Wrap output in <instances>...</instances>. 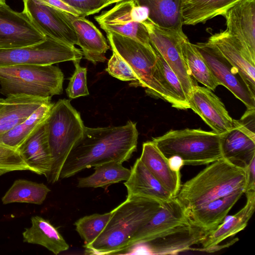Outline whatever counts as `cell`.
<instances>
[{
    "label": "cell",
    "mask_w": 255,
    "mask_h": 255,
    "mask_svg": "<svg viewBox=\"0 0 255 255\" xmlns=\"http://www.w3.org/2000/svg\"><path fill=\"white\" fill-rule=\"evenodd\" d=\"M138 134L136 123L131 121L119 127H85L65 160L59 178L70 177L104 163L128 161L136 149Z\"/></svg>",
    "instance_id": "obj_1"
},
{
    "label": "cell",
    "mask_w": 255,
    "mask_h": 255,
    "mask_svg": "<svg viewBox=\"0 0 255 255\" xmlns=\"http://www.w3.org/2000/svg\"><path fill=\"white\" fill-rule=\"evenodd\" d=\"M158 202L132 197L112 211L104 230L92 243L84 247L88 254H121L127 248L137 232L159 209Z\"/></svg>",
    "instance_id": "obj_2"
},
{
    "label": "cell",
    "mask_w": 255,
    "mask_h": 255,
    "mask_svg": "<svg viewBox=\"0 0 255 255\" xmlns=\"http://www.w3.org/2000/svg\"><path fill=\"white\" fill-rule=\"evenodd\" d=\"M246 169L222 158L181 186L176 197L187 213L205 203L240 190H246Z\"/></svg>",
    "instance_id": "obj_3"
},
{
    "label": "cell",
    "mask_w": 255,
    "mask_h": 255,
    "mask_svg": "<svg viewBox=\"0 0 255 255\" xmlns=\"http://www.w3.org/2000/svg\"><path fill=\"white\" fill-rule=\"evenodd\" d=\"M222 136L213 131L185 128L170 130L153 138L152 141L167 158L178 156L183 160L184 165H200L223 158Z\"/></svg>",
    "instance_id": "obj_4"
},
{
    "label": "cell",
    "mask_w": 255,
    "mask_h": 255,
    "mask_svg": "<svg viewBox=\"0 0 255 255\" xmlns=\"http://www.w3.org/2000/svg\"><path fill=\"white\" fill-rule=\"evenodd\" d=\"M46 124L52 165L46 178L49 183L53 184L60 179L63 164L83 135L85 126L80 113L71 105L70 101L65 99L54 103Z\"/></svg>",
    "instance_id": "obj_5"
},
{
    "label": "cell",
    "mask_w": 255,
    "mask_h": 255,
    "mask_svg": "<svg viewBox=\"0 0 255 255\" xmlns=\"http://www.w3.org/2000/svg\"><path fill=\"white\" fill-rule=\"evenodd\" d=\"M63 74L53 65H18L0 67V93L7 97L24 94L43 98L63 92Z\"/></svg>",
    "instance_id": "obj_6"
},
{
    "label": "cell",
    "mask_w": 255,
    "mask_h": 255,
    "mask_svg": "<svg viewBox=\"0 0 255 255\" xmlns=\"http://www.w3.org/2000/svg\"><path fill=\"white\" fill-rule=\"evenodd\" d=\"M106 33L112 50L122 57L134 72L137 86L145 88L147 94L169 102L168 95L161 84L154 48L114 32Z\"/></svg>",
    "instance_id": "obj_7"
},
{
    "label": "cell",
    "mask_w": 255,
    "mask_h": 255,
    "mask_svg": "<svg viewBox=\"0 0 255 255\" xmlns=\"http://www.w3.org/2000/svg\"><path fill=\"white\" fill-rule=\"evenodd\" d=\"M44 41L25 47L0 49V67L18 65H49L62 62H80L83 53L71 46L46 36Z\"/></svg>",
    "instance_id": "obj_8"
},
{
    "label": "cell",
    "mask_w": 255,
    "mask_h": 255,
    "mask_svg": "<svg viewBox=\"0 0 255 255\" xmlns=\"http://www.w3.org/2000/svg\"><path fill=\"white\" fill-rule=\"evenodd\" d=\"M142 23L148 31L152 46L176 75L188 100L195 84L188 70L181 49L182 41L187 36L159 27L149 18Z\"/></svg>",
    "instance_id": "obj_9"
},
{
    "label": "cell",
    "mask_w": 255,
    "mask_h": 255,
    "mask_svg": "<svg viewBox=\"0 0 255 255\" xmlns=\"http://www.w3.org/2000/svg\"><path fill=\"white\" fill-rule=\"evenodd\" d=\"M220 85L227 88L247 109H255V93L241 73L213 44H194Z\"/></svg>",
    "instance_id": "obj_10"
},
{
    "label": "cell",
    "mask_w": 255,
    "mask_h": 255,
    "mask_svg": "<svg viewBox=\"0 0 255 255\" xmlns=\"http://www.w3.org/2000/svg\"><path fill=\"white\" fill-rule=\"evenodd\" d=\"M23 11L45 35L71 46L77 44L74 29L64 11L39 0H23Z\"/></svg>",
    "instance_id": "obj_11"
},
{
    "label": "cell",
    "mask_w": 255,
    "mask_h": 255,
    "mask_svg": "<svg viewBox=\"0 0 255 255\" xmlns=\"http://www.w3.org/2000/svg\"><path fill=\"white\" fill-rule=\"evenodd\" d=\"M45 36L23 11L0 5V49L19 48L44 41Z\"/></svg>",
    "instance_id": "obj_12"
},
{
    "label": "cell",
    "mask_w": 255,
    "mask_h": 255,
    "mask_svg": "<svg viewBox=\"0 0 255 255\" xmlns=\"http://www.w3.org/2000/svg\"><path fill=\"white\" fill-rule=\"evenodd\" d=\"M185 206L175 197L161 205L150 220L137 232L126 252L131 247L154 240L175 227L188 223Z\"/></svg>",
    "instance_id": "obj_13"
},
{
    "label": "cell",
    "mask_w": 255,
    "mask_h": 255,
    "mask_svg": "<svg viewBox=\"0 0 255 255\" xmlns=\"http://www.w3.org/2000/svg\"><path fill=\"white\" fill-rule=\"evenodd\" d=\"M188 102L189 109L199 115L214 132L223 134L233 128L234 120L211 90L195 85Z\"/></svg>",
    "instance_id": "obj_14"
},
{
    "label": "cell",
    "mask_w": 255,
    "mask_h": 255,
    "mask_svg": "<svg viewBox=\"0 0 255 255\" xmlns=\"http://www.w3.org/2000/svg\"><path fill=\"white\" fill-rule=\"evenodd\" d=\"M209 234L189 221L142 245L147 254L174 255L190 250L192 246L201 243Z\"/></svg>",
    "instance_id": "obj_15"
},
{
    "label": "cell",
    "mask_w": 255,
    "mask_h": 255,
    "mask_svg": "<svg viewBox=\"0 0 255 255\" xmlns=\"http://www.w3.org/2000/svg\"><path fill=\"white\" fill-rule=\"evenodd\" d=\"M223 16L226 30L255 59V0H242Z\"/></svg>",
    "instance_id": "obj_16"
},
{
    "label": "cell",
    "mask_w": 255,
    "mask_h": 255,
    "mask_svg": "<svg viewBox=\"0 0 255 255\" xmlns=\"http://www.w3.org/2000/svg\"><path fill=\"white\" fill-rule=\"evenodd\" d=\"M208 42L213 44L236 67L255 93V59L240 42L226 30L212 35Z\"/></svg>",
    "instance_id": "obj_17"
},
{
    "label": "cell",
    "mask_w": 255,
    "mask_h": 255,
    "mask_svg": "<svg viewBox=\"0 0 255 255\" xmlns=\"http://www.w3.org/2000/svg\"><path fill=\"white\" fill-rule=\"evenodd\" d=\"M221 148L224 159L245 169L255 158V134L234 120L233 128L222 134Z\"/></svg>",
    "instance_id": "obj_18"
},
{
    "label": "cell",
    "mask_w": 255,
    "mask_h": 255,
    "mask_svg": "<svg viewBox=\"0 0 255 255\" xmlns=\"http://www.w3.org/2000/svg\"><path fill=\"white\" fill-rule=\"evenodd\" d=\"M64 13L74 29L77 45L81 48L85 58L94 64L105 62L107 59L105 54L110 46L101 32L85 17Z\"/></svg>",
    "instance_id": "obj_19"
},
{
    "label": "cell",
    "mask_w": 255,
    "mask_h": 255,
    "mask_svg": "<svg viewBox=\"0 0 255 255\" xmlns=\"http://www.w3.org/2000/svg\"><path fill=\"white\" fill-rule=\"evenodd\" d=\"M47 121V120H46ZM30 171L46 177L52 165L46 121L17 149Z\"/></svg>",
    "instance_id": "obj_20"
},
{
    "label": "cell",
    "mask_w": 255,
    "mask_h": 255,
    "mask_svg": "<svg viewBox=\"0 0 255 255\" xmlns=\"http://www.w3.org/2000/svg\"><path fill=\"white\" fill-rule=\"evenodd\" d=\"M127 198L138 197L156 201L162 204L174 197L165 188L137 158L130 169V174L124 183Z\"/></svg>",
    "instance_id": "obj_21"
},
{
    "label": "cell",
    "mask_w": 255,
    "mask_h": 255,
    "mask_svg": "<svg viewBox=\"0 0 255 255\" xmlns=\"http://www.w3.org/2000/svg\"><path fill=\"white\" fill-rule=\"evenodd\" d=\"M24 94L7 96L0 108V137L27 119L42 105L51 101Z\"/></svg>",
    "instance_id": "obj_22"
},
{
    "label": "cell",
    "mask_w": 255,
    "mask_h": 255,
    "mask_svg": "<svg viewBox=\"0 0 255 255\" xmlns=\"http://www.w3.org/2000/svg\"><path fill=\"white\" fill-rule=\"evenodd\" d=\"M245 192L238 190L196 207L188 212L189 221L210 233L224 220Z\"/></svg>",
    "instance_id": "obj_23"
},
{
    "label": "cell",
    "mask_w": 255,
    "mask_h": 255,
    "mask_svg": "<svg viewBox=\"0 0 255 255\" xmlns=\"http://www.w3.org/2000/svg\"><path fill=\"white\" fill-rule=\"evenodd\" d=\"M139 158L162 186L175 197L181 187L180 172L171 169L168 158L152 141L143 143Z\"/></svg>",
    "instance_id": "obj_24"
},
{
    "label": "cell",
    "mask_w": 255,
    "mask_h": 255,
    "mask_svg": "<svg viewBox=\"0 0 255 255\" xmlns=\"http://www.w3.org/2000/svg\"><path fill=\"white\" fill-rule=\"evenodd\" d=\"M245 193L247 195V202L245 206L227 221L219 225L212 231L201 243L202 245L201 249L191 248L190 250L206 252L246 227L255 211V191H248Z\"/></svg>",
    "instance_id": "obj_25"
},
{
    "label": "cell",
    "mask_w": 255,
    "mask_h": 255,
    "mask_svg": "<svg viewBox=\"0 0 255 255\" xmlns=\"http://www.w3.org/2000/svg\"><path fill=\"white\" fill-rule=\"evenodd\" d=\"M242 0H183L181 6L183 25H194L223 15Z\"/></svg>",
    "instance_id": "obj_26"
},
{
    "label": "cell",
    "mask_w": 255,
    "mask_h": 255,
    "mask_svg": "<svg viewBox=\"0 0 255 255\" xmlns=\"http://www.w3.org/2000/svg\"><path fill=\"white\" fill-rule=\"evenodd\" d=\"M31 222V227L22 233L24 242L42 246L55 255L69 249V245L48 220L34 216Z\"/></svg>",
    "instance_id": "obj_27"
},
{
    "label": "cell",
    "mask_w": 255,
    "mask_h": 255,
    "mask_svg": "<svg viewBox=\"0 0 255 255\" xmlns=\"http://www.w3.org/2000/svg\"><path fill=\"white\" fill-rule=\"evenodd\" d=\"M149 9V19L159 27L184 33L181 13L183 0H136Z\"/></svg>",
    "instance_id": "obj_28"
},
{
    "label": "cell",
    "mask_w": 255,
    "mask_h": 255,
    "mask_svg": "<svg viewBox=\"0 0 255 255\" xmlns=\"http://www.w3.org/2000/svg\"><path fill=\"white\" fill-rule=\"evenodd\" d=\"M54 103L42 105L27 119L0 137V144L16 150L47 120Z\"/></svg>",
    "instance_id": "obj_29"
},
{
    "label": "cell",
    "mask_w": 255,
    "mask_h": 255,
    "mask_svg": "<svg viewBox=\"0 0 255 255\" xmlns=\"http://www.w3.org/2000/svg\"><path fill=\"white\" fill-rule=\"evenodd\" d=\"M149 17L148 8L136 0H125L117 3L111 9L94 17L100 27L123 25L132 21L142 23Z\"/></svg>",
    "instance_id": "obj_30"
},
{
    "label": "cell",
    "mask_w": 255,
    "mask_h": 255,
    "mask_svg": "<svg viewBox=\"0 0 255 255\" xmlns=\"http://www.w3.org/2000/svg\"><path fill=\"white\" fill-rule=\"evenodd\" d=\"M94 172L87 177L79 178V188L106 187L110 185L127 181L130 174V169L125 167L122 163L112 161L94 167Z\"/></svg>",
    "instance_id": "obj_31"
},
{
    "label": "cell",
    "mask_w": 255,
    "mask_h": 255,
    "mask_svg": "<svg viewBox=\"0 0 255 255\" xmlns=\"http://www.w3.org/2000/svg\"><path fill=\"white\" fill-rule=\"evenodd\" d=\"M50 191L42 183L17 179L2 197L1 201L3 204L26 203L41 205Z\"/></svg>",
    "instance_id": "obj_32"
},
{
    "label": "cell",
    "mask_w": 255,
    "mask_h": 255,
    "mask_svg": "<svg viewBox=\"0 0 255 255\" xmlns=\"http://www.w3.org/2000/svg\"><path fill=\"white\" fill-rule=\"evenodd\" d=\"M183 57L191 77L206 88L214 90L220 84L194 44L185 38L181 43Z\"/></svg>",
    "instance_id": "obj_33"
},
{
    "label": "cell",
    "mask_w": 255,
    "mask_h": 255,
    "mask_svg": "<svg viewBox=\"0 0 255 255\" xmlns=\"http://www.w3.org/2000/svg\"><path fill=\"white\" fill-rule=\"evenodd\" d=\"M154 50L157 57L161 84L168 95L169 103L178 109H189L188 100L179 79L162 56Z\"/></svg>",
    "instance_id": "obj_34"
},
{
    "label": "cell",
    "mask_w": 255,
    "mask_h": 255,
    "mask_svg": "<svg viewBox=\"0 0 255 255\" xmlns=\"http://www.w3.org/2000/svg\"><path fill=\"white\" fill-rule=\"evenodd\" d=\"M112 211L103 214H94L80 218L74 223L76 230L85 244L94 241L107 224Z\"/></svg>",
    "instance_id": "obj_35"
},
{
    "label": "cell",
    "mask_w": 255,
    "mask_h": 255,
    "mask_svg": "<svg viewBox=\"0 0 255 255\" xmlns=\"http://www.w3.org/2000/svg\"><path fill=\"white\" fill-rule=\"evenodd\" d=\"M105 32H114L138 41L152 48L148 31L142 23L132 21L123 25L101 27Z\"/></svg>",
    "instance_id": "obj_36"
},
{
    "label": "cell",
    "mask_w": 255,
    "mask_h": 255,
    "mask_svg": "<svg viewBox=\"0 0 255 255\" xmlns=\"http://www.w3.org/2000/svg\"><path fill=\"white\" fill-rule=\"evenodd\" d=\"M29 170L19 152L0 144V175L15 171Z\"/></svg>",
    "instance_id": "obj_37"
},
{
    "label": "cell",
    "mask_w": 255,
    "mask_h": 255,
    "mask_svg": "<svg viewBox=\"0 0 255 255\" xmlns=\"http://www.w3.org/2000/svg\"><path fill=\"white\" fill-rule=\"evenodd\" d=\"M106 70L113 77L123 81H132L133 86H137V78L134 72L128 64L114 51Z\"/></svg>",
    "instance_id": "obj_38"
},
{
    "label": "cell",
    "mask_w": 255,
    "mask_h": 255,
    "mask_svg": "<svg viewBox=\"0 0 255 255\" xmlns=\"http://www.w3.org/2000/svg\"><path fill=\"white\" fill-rule=\"evenodd\" d=\"M75 70L70 79L66 89L67 96L71 99H75L89 95L87 84V69L80 65V62H73Z\"/></svg>",
    "instance_id": "obj_39"
},
{
    "label": "cell",
    "mask_w": 255,
    "mask_h": 255,
    "mask_svg": "<svg viewBox=\"0 0 255 255\" xmlns=\"http://www.w3.org/2000/svg\"><path fill=\"white\" fill-rule=\"evenodd\" d=\"M81 13L84 17L98 13L104 0H62Z\"/></svg>",
    "instance_id": "obj_40"
},
{
    "label": "cell",
    "mask_w": 255,
    "mask_h": 255,
    "mask_svg": "<svg viewBox=\"0 0 255 255\" xmlns=\"http://www.w3.org/2000/svg\"><path fill=\"white\" fill-rule=\"evenodd\" d=\"M42 3L56 8L61 11L69 13L77 16H83V15L76 9L65 3L62 0H39Z\"/></svg>",
    "instance_id": "obj_41"
},
{
    "label": "cell",
    "mask_w": 255,
    "mask_h": 255,
    "mask_svg": "<svg viewBox=\"0 0 255 255\" xmlns=\"http://www.w3.org/2000/svg\"><path fill=\"white\" fill-rule=\"evenodd\" d=\"M255 109H247L241 119L237 120L238 123L248 131L255 134Z\"/></svg>",
    "instance_id": "obj_42"
},
{
    "label": "cell",
    "mask_w": 255,
    "mask_h": 255,
    "mask_svg": "<svg viewBox=\"0 0 255 255\" xmlns=\"http://www.w3.org/2000/svg\"><path fill=\"white\" fill-rule=\"evenodd\" d=\"M255 158L246 167L247 184L245 192L255 191Z\"/></svg>",
    "instance_id": "obj_43"
},
{
    "label": "cell",
    "mask_w": 255,
    "mask_h": 255,
    "mask_svg": "<svg viewBox=\"0 0 255 255\" xmlns=\"http://www.w3.org/2000/svg\"><path fill=\"white\" fill-rule=\"evenodd\" d=\"M168 161L171 169L176 172H180L181 167L184 165L183 160L178 156L168 158Z\"/></svg>",
    "instance_id": "obj_44"
},
{
    "label": "cell",
    "mask_w": 255,
    "mask_h": 255,
    "mask_svg": "<svg viewBox=\"0 0 255 255\" xmlns=\"http://www.w3.org/2000/svg\"><path fill=\"white\" fill-rule=\"evenodd\" d=\"M125 0H104V4L103 6L102 9L114 3H118Z\"/></svg>",
    "instance_id": "obj_45"
},
{
    "label": "cell",
    "mask_w": 255,
    "mask_h": 255,
    "mask_svg": "<svg viewBox=\"0 0 255 255\" xmlns=\"http://www.w3.org/2000/svg\"><path fill=\"white\" fill-rule=\"evenodd\" d=\"M4 102V99L0 98V108L2 106Z\"/></svg>",
    "instance_id": "obj_46"
},
{
    "label": "cell",
    "mask_w": 255,
    "mask_h": 255,
    "mask_svg": "<svg viewBox=\"0 0 255 255\" xmlns=\"http://www.w3.org/2000/svg\"><path fill=\"white\" fill-rule=\"evenodd\" d=\"M5 0H0V4H5Z\"/></svg>",
    "instance_id": "obj_47"
},
{
    "label": "cell",
    "mask_w": 255,
    "mask_h": 255,
    "mask_svg": "<svg viewBox=\"0 0 255 255\" xmlns=\"http://www.w3.org/2000/svg\"><path fill=\"white\" fill-rule=\"evenodd\" d=\"M0 5H2V4H0Z\"/></svg>",
    "instance_id": "obj_48"
}]
</instances>
